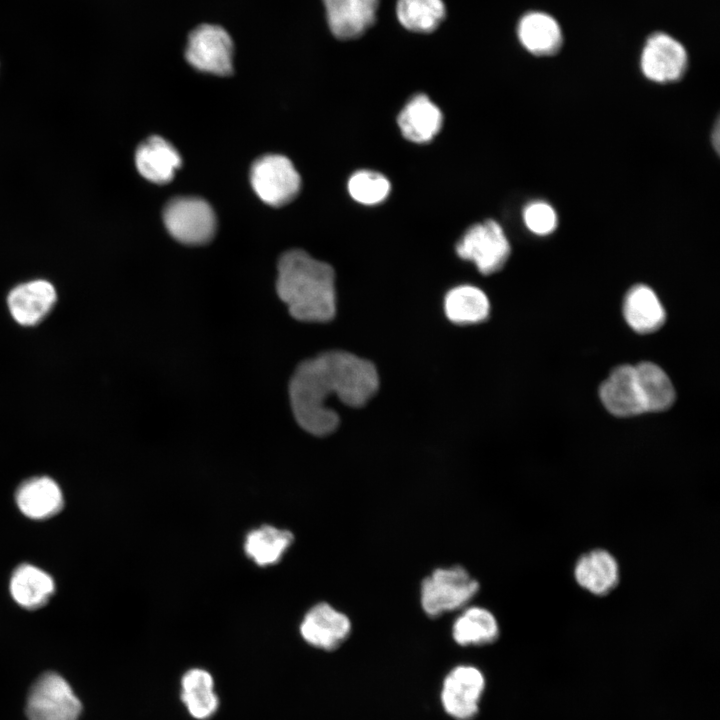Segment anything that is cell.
<instances>
[{"label":"cell","mask_w":720,"mask_h":720,"mask_svg":"<svg viewBox=\"0 0 720 720\" xmlns=\"http://www.w3.org/2000/svg\"><path fill=\"white\" fill-rule=\"evenodd\" d=\"M250 181L255 193L270 206L287 204L301 187V178L293 163L279 154L257 159L251 167Z\"/></svg>","instance_id":"7"},{"label":"cell","mask_w":720,"mask_h":720,"mask_svg":"<svg viewBox=\"0 0 720 720\" xmlns=\"http://www.w3.org/2000/svg\"><path fill=\"white\" fill-rule=\"evenodd\" d=\"M57 299L54 286L46 280H34L13 288L7 298L12 317L23 326L39 323Z\"/></svg>","instance_id":"14"},{"label":"cell","mask_w":720,"mask_h":720,"mask_svg":"<svg viewBox=\"0 0 720 720\" xmlns=\"http://www.w3.org/2000/svg\"><path fill=\"white\" fill-rule=\"evenodd\" d=\"M379 386L375 366L345 351H327L302 361L289 382V397L297 423L315 436L332 433L338 414L326 404L332 396L342 403L363 406Z\"/></svg>","instance_id":"1"},{"label":"cell","mask_w":720,"mask_h":720,"mask_svg":"<svg viewBox=\"0 0 720 720\" xmlns=\"http://www.w3.org/2000/svg\"><path fill=\"white\" fill-rule=\"evenodd\" d=\"M351 623L348 617L327 603H319L305 615L300 633L310 645L324 649H336L349 635Z\"/></svg>","instance_id":"11"},{"label":"cell","mask_w":720,"mask_h":720,"mask_svg":"<svg viewBox=\"0 0 720 720\" xmlns=\"http://www.w3.org/2000/svg\"><path fill=\"white\" fill-rule=\"evenodd\" d=\"M574 576L577 583L588 592L605 595L618 584L619 566L611 553L595 549L578 559Z\"/></svg>","instance_id":"18"},{"label":"cell","mask_w":720,"mask_h":720,"mask_svg":"<svg viewBox=\"0 0 720 720\" xmlns=\"http://www.w3.org/2000/svg\"><path fill=\"white\" fill-rule=\"evenodd\" d=\"M641 70L645 77L657 83H671L682 78L688 66L684 47L664 33L653 34L641 55Z\"/></svg>","instance_id":"9"},{"label":"cell","mask_w":720,"mask_h":720,"mask_svg":"<svg viewBox=\"0 0 720 720\" xmlns=\"http://www.w3.org/2000/svg\"><path fill=\"white\" fill-rule=\"evenodd\" d=\"M517 33L523 47L536 56L553 55L562 44L559 24L542 12L524 15L519 21Z\"/></svg>","instance_id":"21"},{"label":"cell","mask_w":720,"mask_h":720,"mask_svg":"<svg viewBox=\"0 0 720 720\" xmlns=\"http://www.w3.org/2000/svg\"><path fill=\"white\" fill-rule=\"evenodd\" d=\"M181 162V156L175 147L160 136L149 137L139 145L135 153V164L139 173L157 184L171 181Z\"/></svg>","instance_id":"16"},{"label":"cell","mask_w":720,"mask_h":720,"mask_svg":"<svg viewBox=\"0 0 720 720\" xmlns=\"http://www.w3.org/2000/svg\"><path fill=\"white\" fill-rule=\"evenodd\" d=\"M185 58L195 69L219 76L233 71V42L228 32L215 24H202L187 39Z\"/></svg>","instance_id":"8"},{"label":"cell","mask_w":720,"mask_h":720,"mask_svg":"<svg viewBox=\"0 0 720 720\" xmlns=\"http://www.w3.org/2000/svg\"><path fill=\"white\" fill-rule=\"evenodd\" d=\"M9 589L19 606L34 610L47 604L54 594L55 582L44 570L25 563L13 571Z\"/></svg>","instance_id":"19"},{"label":"cell","mask_w":720,"mask_h":720,"mask_svg":"<svg viewBox=\"0 0 720 720\" xmlns=\"http://www.w3.org/2000/svg\"><path fill=\"white\" fill-rule=\"evenodd\" d=\"M81 710V702L69 683L55 672L42 674L29 691L28 720H78Z\"/></svg>","instance_id":"5"},{"label":"cell","mask_w":720,"mask_h":720,"mask_svg":"<svg viewBox=\"0 0 720 720\" xmlns=\"http://www.w3.org/2000/svg\"><path fill=\"white\" fill-rule=\"evenodd\" d=\"M293 540L290 531L263 525L248 533L244 549L247 556L257 565L268 566L281 559Z\"/></svg>","instance_id":"25"},{"label":"cell","mask_w":720,"mask_h":720,"mask_svg":"<svg viewBox=\"0 0 720 720\" xmlns=\"http://www.w3.org/2000/svg\"><path fill=\"white\" fill-rule=\"evenodd\" d=\"M484 689L482 673L472 666H458L443 682L441 700L445 711L457 720H470L478 713Z\"/></svg>","instance_id":"10"},{"label":"cell","mask_w":720,"mask_h":720,"mask_svg":"<svg viewBox=\"0 0 720 720\" xmlns=\"http://www.w3.org/2000/svg\"><path fill=\"white\" fill-rule=\"evenodd\" d=\"M447 317L456 324H471L485 320L490 304L485 293L470 285L450 290L444 302Z\"/></svg>","instance_id":"24"},{"label":"cell","mask_w":720,"mask_h":720,"mask_svg":"<svg viewBox=\"0 0 720 720\" xmlns=\"http://www.w3.org/2000/svg\"><path fill=\"white\" fill-rule=\"evenodd\" d=\"M479 590V583L461 566L436 569L421 585L425 613L437 617L463 607Z\"/></svg>","instance_id":"3"},{"label":"cell","mask_w":720,"mask_h":720,"mask_svg":"<svg viewBox=\"0 0 720 720\" xmlns=\"http://www.w3.org/2000/svg\"><path fill=\"white\" fill-rule=\"evenodd\" d=\"M212 675L204 669L192 668L181 679L180 697L188 713L197 720L212 717L219 706Z\"/></svg>","instance_id":"22"},{"label":"cell","mask_w":720,"mask_h":720,"mask_svg":"<svg viewBox=\"0 0 720 720\" xmlns=\"http://www.w3.org/2000/svg\"><path fill=\"white\" fill-rule=\"evenodd\" d=\"M522 217L526 228L538 236L553 233L558 225L555 209L541 200L528 203L523 209Z\"/></svg>","instance_id":"29"},{"label":"cell","mask_w":720,"mask_h":720,"mask_svg":"<svg viewBox=\"0 0 720 720\" xmlns=\"http://www.w3.org/2000/svg\"><path fill=\"white\" fill-rule=\"evenodd\" d=\"M15 500L21 513L34 520L51 518L64 506L60 487L47 476L32 477L23 481L16 490Z\"/></svg>","instance_id":"15"},{"label":"cell","mask_w":720,"mask_h":720,"mask_svg":"<svg viewBox=\"0 0 720 720\" xmlns=\"http://www.w3.org/2000/svg\"><path fill=\"white\" fill-rule=\"evenodd\" d=\"M332 34L343 40L362 35L373 25L379 0H323Z\"/></svg>","instance_id":"12"},{"label":"cell","mask_w":720,"mask_h":720,"mask_svg":"<svg viewBox=\"0 0 720 720\" xmlns=\"http://www.w3.org/2000/svg\"><path fill=\"white\" fill-rule=\"evenodd\" d=\"M645 412L669 409L675 401V390L668 375L652 362L634 366Z\"/></svg>","instance_id":"23"},{"label":"cell","mask_w":720,"mask_h":720,"mask_svg":"<svg viewBox=\"0 0 720 720\" xmlns=\"http://www.w3.org/2000/svg\"><path fill=\"white\" fill-rule=\"evenodd\" d=\"M397 122L406 139L426 143L440 131L443 117L441 110L427 95L417 94L401 110Z\"/></svg>","instance_id":"17"},{"label":"cell","mask_w":720,"mask_h":720,"mask_svg":"<svg viewBox=\"0 0 720 720\" xmlns=\"http://www.w3.org/2000/svg\"><path fill=\"white\" fill-rule=\"evenodd\" d=\"M390 189L389 180L375 171L359 170L348 180L350 196L364 205H375L382 202L389 195Z\"/></svg>","instance_id":"28"},{"label":"cell","mask_w":720,"mask_h":720,"mask_svg":"<svg viewBox=\"0 0 720 720\" xmlns=\"http://www.w3.org/2000/svg\"><path fill=\"white\" fill-rule=\"evenodd\" d=\"M456 252L472 261L482 274L489 275L505 265L511 247L500 224L489 219L471 226L456 244Z\"/></svg>","instance_id":"6"},{"label":"cell","mask_w":720,"mask_h":720,"mask_svg":"<svg viewBox=\"0 0 720 720\" xmlns=\"http://www.w3.org/2000/svg\"><path fill=\"white\" fill-rule=\"evenodd\" d=\"M276 292L290 315L303 322H327L336 312L335 274L325 262L301 249L281 255Z\"/></svg>","instance_id":"2"},{"label":"cell","mask_w":720,"mask_h":720,"mask_svg":"<svg viewBox=\"0 0 720 720\" xmlns=\"http://www.w3.org/2000/svg\"><path fill=\"white\" fill-rule=\"evenodd\" d=\"M599 394L605 408L615 416L629 417L645 412L634 366L616 367L602 383Z\"/></svg>","instance_id":"13"},{"label":"cell","mask_w":720,"mask_h":720,"mask_svg":"<svg viewBox=\"0 0 720 720\" xmlns=\"http://www.w3.org/2000/svg\"><path fill=\"white\" fill-rule=\"evenodd\" d=\"M623 313L629 326L641 334L658 330L666 318L665 310L656 293L643 284L635 285L627 292Z\"/></svg>","instance_id":"20"},{"label":"cell","mask_w":720,"mask_h":720,"mask_svg":"<svg viewBox=\"0 0 720 720\" xmlns=\"http://www.w3.org/2000/svg\"><path fill=\"white\" fill-rule=\"evenodd\" d=\"M164 224L173 238L187 245L209 242L216 231V216L208 202L198 197H176L163 211Z\"/></svg>","instance_id":"4"},{"label":"cell","mask_w":720,"mask_h":720,"mask_svg":"<svg viewBox=\"0 0 720 720\" xmlns=\"http://www.w3.org/2000/svg\"><path fill=\"white\" fill-rule=\"evenodd\" d=\"M452 635L459 645H484L494 642L499 635L493 614L480 607L465 610L455 621Z\"/></svg>","instance_id":"26"},{"label":"cell","mask_w":720,"mask_h":720,"mask_svg":"<svg viewBox=\"0 0 720 720\" xmlns=\"http://www.w3.org/2000/svg\"><path fill=\"white\" fill-rule=\"evenodd\" d=\"M446 7L443 0H397L396 16L409 31L429 33L443 21Z\"/></svg>","instance_id":"27"}]
</instances>
